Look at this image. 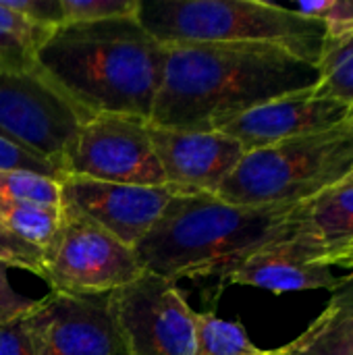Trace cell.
Masks as SVG:
<instances>
[{"label":"cell","instance_id":"6da1fadb","mask_svg":"<svg viewBox=\"0 0 353 355\" xmlns=\"http://www.w3.org/2000/svg\"><path fill=\"white\" fill-rule=\"evenodd\" d=\"M150 125L218 131L275 98L316 87L318 67L264 44H169Z\"/></svg>","mask_w":353,"mask_h":355},{"label":"cell","instance_id":"7a4b0ae2","mask_svg":"<svg viewBox=\"0 0 353 355\" xmlns=\"http://www.w3.org/2000/svg\"><path fill=\"white\" fill-rule=\"evenodd\" d=\"M164 54L137 15L62 23L37 52V71L87 119L106 112L150 123Z\"/></svg>","mask_w":353,"mask_h":355},{"label":"cell","instance_id":"3957f363","mask_svg":"<svg viewBox=\"0 0 353 355\" xmlns=\"http://www.w3.org/2000/svg\"><path fill=\"white\" fill-rule=\"evenodd\" d=\"M298 204L237 206L212 193H177L160 220L135 245L144 270L177 283L218 277L281 239Z\"/></svg>","mask_w":353,"mask_h":355},{"label":"cell","instance_id":"277c9868","mask_svg":"<svg viewBox=\"0 0 353 355\" xmlns=\"http://www.w3.org/2000/svg\"><path fill=\"white\" fill-rule=\"evenodd\" d=\"M137 21L169 44H264L318 67L327 29L291 8L260 0H139Z\"/></svg>","mask_w":353,"mask_h":355},{"label":"cell","instance_id":"5b68a950","mask_svg":"<svg viewBox=\"0 0 353 355\" xmlns=\"http://www.w3.org/2000/svg\"><path fill=\"white\" fill-rule=\"evenodd\" d=\"M353 168V114L341 125L246 152L218 189L237 206L302 204L339 185Z\"/></svg>","mask_w":353,"mask_h":355},{"label":"cell","instance_id":"8992f818","mask_svg":"<svg viewBox=\"0 0 353 355\" xmlns=\"http://www.w3.org/2000/svg\"><path fill=\"white\" fill-rule=\"evenodd\" d=\"M42 256V279L50 291L60 293H110L144 272L133 248L67 202H62L58 229Z\"/></svg>","mask_w":353,"mask_h":355},{"label":"cell","instance_id":"52a82bcc","mask_svg":"<svg viewBox=\"0 0 353 355\" xmlns=\"http://www.w3.org/2000/svg\"><path fill=\"white\" fill-rule=\"evenodd\" d=\"M62 175L121 185H166L150 139V123L106 112L79 125L64 152Z\"/></svg>","mask_w":353,"mask_h":355},{"label":"cell","instance_id":"ba28073f","mask_svg":"<svg viewBox=\"0 0 353 355\" xmlns=\"http://www.w3.org/2000/svg\"><path fill=\"white\" fill-rule=\"evenodd\" d=\"M87 116L40 71H0V137L54 164L62 173L64 152ZM64 177V175H62Z\"/></svg>","mask_w":353,"mask_h":355},{"label":"cell","instance_id":"9c48e42d","mask_svg":"<svg viewBox=\"0 0 353 355\" xmlns=\"http://www.w3.org/2000/svg\"><path fill=\"white\" fill-rule=\"evenodd\" d=\"M112 304L127 355H196V312L177 283L144 270Z\"/></svg>","mask_w":353,"mask_h":355},{"label":"cell","instance_id":"30bf717a","mask_svg":"<svg viewBox=\"0 0 353 355\" xmlns=\"http://www.w3.org/2000/svg\"><path fill=\"white\" fill-rule=\"evenodd\" d=\"M35 355H127L110 293L50 291L27 312Z\"/></svg>","mask_w":353,"mask_h":355},{"label":"cell","instance_id":"8fae6325","mask_svg":"<svg viewBox=\"0 0 353 355\" xmlns=\"http://www.w3.org/2000/svg\"><path fill=\"white\" fill-rule=\"evenodd\" d=\"M60 187L62 202L133 250L160 220L169 202L181 193L173 185H121L85 177H64Z\"/></svg>","mask_w":353,"mask_h":355},{"label":"cell","instance_id":"7c38bea8","mask_svg":"<svg viewBox=\"0 0 353 355\" xmlns=\"http://www.w3.org/2000/svg\"><path fill=\"white\" fill-rule=\"evenodd\" d=\"M150 139L166 185L181 193H212L243 158V148L221 131H177L150 125Z\"/></svg>","mask_w":353,"mask_h":355},{"label":"cell","instance_id":"4fadbf2b","mask_svg":"<svg viewBox=\"0 0 353 355\" xmlns=\"http://www.w3.org/2000/svg\"><path fill=\"white\" fill-rule=\"evenodd\" d=\"M352 114L353 106L331 98H316L314 87H308L264 102L231 119L218 131L239 141L243 152H252L283 139L337 127Z\"/></svg>","mask_w":353,"mask_h":355},{"label":"cell","instance_id":"5bb4252c","mask_svg":"<svg viewBox=\"0 0 353 355\" xmlns=\"http://www.w3.org/2000/svg\"><path fill=\"white\" fill-rule=\"evenodd\" d=\"M353 241V185L339 183L298 204L273 245L304 262H320Z\"/></svg>","mask_w":353,"mask_h":355},{"label":"cell","instance_id":"9a60e30c","mask_svg":"<svg viewBox=\"0 0 353 355\" xmlns=\"http://www.w3.org/2000/svg\"><path fill=\"white\" fill-rule=\"evenodd\" d=\"M223 283L258 287L273 293L310 289H329L333 293L339 287L341 277H335L333 270L325 264L298 260L270 243L254 256H250L233 272H229L223 279Z\"/></svg>","mask_w":353,"mask_h":355},{"label":"cell","instance_id":"2e32d148","mask_svg":"<svg viewBox=\"0 0 353 355\" xmlns=\"http://www.w3.org/2000/svg\"><path fill=\"white\" fill-rule=\"evenodd\" d=\"M52 31V27L35 25L0 2V71L37 73V52Z\"/></svg>","mask_w":353,"mask_h":355},{"label":"cell","instance_id":"e0dca14e","mask_svg":"<svg viewBox=\"0 0 353 355\" xmlns=\"http://www.w3.org/2000/svg\"><path fill=\"white\" fill-rule=\"evenodd\" d=\"M281 355H353V314L325 308L322 314L291 343L279 347Z\"/></svg>","mask_w":353,"mask_h":355},{"label":"cell","instance_id":"ac0fdd59","mask_svg":"<svg viewBox=\"0 0 353 355\" xmlns=\"http://www.w3.org/2000/svg\"><path fill=\"white\" fill-rule=\"evenodd\" d=\"M60 223V210L0 200V227L42 254L50 245Z\"/></svg>","mask_w":353,"mask_h":355},{"label":"cell","instance_id":"d6986e66","mask_svg":"<svg viewBox=\"0 0 353 355\" xmlns=\"http://www.w3.org/2000/svg\"><path fill=\"white\" fill-rule=\"evenodd\" d=\"M318 71L320 79L314 96L353 106V31L325 44Z\"/></svg>","mask_w":353,"mask_h":355},{"label":"cell","instance_id":"ffe728a7","mask_svg":"<svg viewBox=\"0 0 353 355\" xmlns=\"http://www.w3.org/2000/svg\"><path fill=\"white\" fill-rule=\"evenodd\" d=\"M241 322L218 318L214 312H196V355H262Z\"/></svg>","mask_w":353,"mask_h":355},{"label":"cell","instance_id":"44dd1931","mask_svg":"<svg viewBox=\"0 0 353 355\" xmlns=\"http://www.w3.org/2000/svg\"><path fill=\"white\" fill-rule=\"evenodd\" d=\"M0 200L60 210L62 187H60V181L37 175V173L0 171Z\"/></svg>","mask_w":353,"mask_h":355},{"label":"cell","instance_id":"7402d4cb","mask_svg":"<svg viewBox=\"0 0 353 355\" xmlns=\"http://www.w3.org/2000/svg\"><path fill=\"white\" fill-rule=\"evenodd\" d=\"M291 10L322 23L327 29V42L353 31V0H306L291 6Z\"/></svg>","mask_w":353,"mask_h":355},{"label":"cell","instance_id":"603a6c76","mask_svg":"<svg viewBox=\"0 0 353 355\" xmlns=\"http://www.w3.org/2000/svg\"><path fill=\"white\" fill-rule=\"evenodd\" d=\"M62 23H89L135 17L139 0H60Z\"/></svg>","mask_w":353,"mask_h":355},{"label":"cell","instance_id":"cb8c5ba5","mask_svg":"<svg viewBox=\"0 0 353 355\" xmlns=\"http://www.w3.org/2000/svg\"><path fill=\"white\" fill-rule=\"evenodd\" d=\"M0 171H27V173H37V175L50 177V179H56L60 183L64 179L62 173L54 164H50V162H46V160H42V158H37V156L21 150L19 146L6 141L2 137H0Z\"/></svg>","mask_w":353,"mask_h":355},{"label":"cell","instance_id":"d4e9b609","mask_svg":"<svg viewBox=\"0 0 353 355\" xmlns=\"http://www.w3.org/2000/svg\"><path fill=\"white\" fill-rule=\"evenodd\" d=\"M0 260L8 262L12 268L29 270L37 277L44 275V256L37 248L23 243L0 227Z\"/></svg>","mask_w":353,"mask_h":355},{"label":"cell","instance_id":"484cf974","mask_svg":"<svg viewBox=\"0 0 353 355\" xmlns=\"http://www.w3.org/2000/svg\"><path fill=\"white\" fill-rule=\"evenodd\" d=\"M0 355H35L27 314L0 322Z\"/></svg>","mask_w":353,"mask_h":355},{"label":"cell","instance_id":"4316f807","mask_svg":"<svg viewBox=\"0 0 353 355\" xmlns=\"http://www.w3.org/2000/svg\"><path fill=\"white\" fill-rule=\"evenodd\" d=\"M6 8L23 15L35 25L56 29L62 25V6L60 0H0Z\"/></svg>","mask_w":353,"mask_h":355},{"label":"cell","instance_id":"83f0119b","mask_svg":"<svg viewBox=\"0 0 353 355\" xmlns=\"http://www.w3.org/2000/svg\"><path fill=\"white\" fill-rule=\"evenodd\" d=\"M12 266L8 262L0 260V322L27 314L37 302V300H29V297L17 293L10 287V281H8V270Z\"/></svg>","mask_w":353,"mask_h":355},{"label":"cell","instance_id":"f1b7e54d","mask_svg":"<svg viewBox=\"0 0 353 355\" xmlns=\"http://www.w3.org/2000/svg\"><path fill=\"white\" fill-rule=\"evenodd\" d=\"M327 308L341 314H353V272H350L347 277H341V283L333 291Z\"/></svg>","mask_w":353,"mask_h":355},{"label":"cell","instance_id":"f546056e","mask_svg":"<svg viewBox=\"0 0 353 355\" xmlns=\"http://www.w3.org/2000/svg\"><path fill=\"white\" fill-rule=\"evenodd\" d=\"M318 264H325V266H341V268H350L353 272V241L347 243L345 248H341L339 252H335L333 256L320 260Z\"/></svg>","mask_w":353,"mask_h":355},{"label":"cell","instance_id":"4dcf8cb0","mask_svg":"<svg viewBox=\"0 0 353 355\" xmlns=\"http://www.w3.org/2000/svg\"><path fill=\"white\" fill-rule=\"evenodd\" d=\"M343 183H347V185H353V168H352V173H350V175L345 177V181H343Z\"/></svg>","mask_w":353,"mask_h":355},{"label":"cell","instance_id":"1f68e13d","mask_svg":"<svg viewBox=\"0 0 353 355\" xmlns=\"http://www.w3.org/2000/svg\"><path fill=\"white\" fill-rule=\"evenodd\" d=\"M262 355H281V354H279V349H268V352L264 349V352H262Z\"/></svg>","mask_w":353,"mask_h":355}]
</instances>
